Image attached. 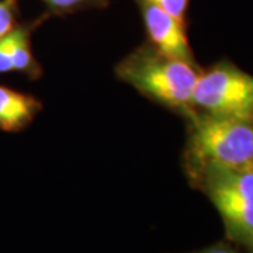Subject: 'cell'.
Wrapping results in <instances>:
<instances>
[{"label": "cell", "instance_id": "1", "mask_svg": "<svg viewBox=\"0 0 253 253\" xmlns=\"http://www.w3.org/2000/svg\"><path fill=\"white\" fill-rule=\"evenodd\" d=\"M116 75L146 99L184 118L194 113L197 65L166 56L145 42L117 63Z\"/></svg>", "mask_w": 253, "mask_h": 253}, {"label": "cell", "instance_id": "2", "mask_svg": "<svg viewBox=\"0 0 253 253\" xmlns=\"http://www.w3.org/2000/svg\"><path fill=\"white\" fill-rule=\"evenodd\" d=\"M189 121L184 169L224 166L253 168V120L211 116L194 111Z\"/></svg>", "mask_w": 253, "mask_h": 253}, {"label": "cell", "instance_id": "3", "mask_svg": "<svg viewBox=\"0 0 253 253\" xmlns=\"http://www.w3.org/2000/svg\"><path fill=\"white\" fill-rule=\"evenodd\" d=\"M186 173L191 184L215 207L228 239L246 253H253V168L208 165Z\"/></svg>", "mask_w": 253, "mask_h": 253}, {"label": "cell", "instance_id": "4", "mask_svg": "<svg viewBox=\"0 0 253 253\" xmlns=\"http://www.w3.org/2000/svg\"><path fill=\"white\" fill-rule=\"evenodd\" d=\"M193 107L211 116L253 120V76L226 61L200 71Z\"/></svg>", "mask_w": 253, "mask_h": 253}, {"label": "cell", "instance_id": "5", "mask_svg": "<svg viewBox=\"0 0 253 253\" xmlns=\"http://www.w3.org/2000/svg\"><path fill=\"white\" fill-rule=\"evenodd\" d=\"M135 1L142 16L145 33L148 37L146 42L166 56L197 65L186 33V23L148 1Z\"/></svg>", "mask_w": 253, "mask_h": 253}, {"label": "cell", "instance_id": "6", "mask_svg": "<svg viewBox=\"0 0 253 253\" xmlns=\"http://www.w3.org/2000/svg\"><path fill=\"white\" fill-rule=\"evenodd\" d=\"M42 110L40 100L0 84V129L18 132L27 128Z\"/></svg>", "mask_w": 253, "mask_h": 253}, {"label": "cell", "instance_id": "7", "mask_svg": "<svg viewBox=\"0 0 253 253\" xmlns=\"http://www.w3.org/2000/svg\"><path fill=\"white\" fill-rule=\"evenodd\" d=\"M49 14L45 13L33 23L28 24H17L13 28V72L26 75L27 78L36 81L41 75L42 69L36 59L31 48V34Z\"/></svg>", "mask_w": 253, "mask_h": 253}, {"label": "cell", "instance_id": "8", "mask_svg": "<svg viewBox=\"0 0 253 253\" xmlns=\"http://www.w3.org/2000/svg\"><path fill=\"white\" fill-rule=\"evenodd\" d=\"M45 3L48 14H72L87 9H103L109 4V0H42Z\"/></svg>", "mask_w": 253, "mask_h": 253}, {"label": "cell", "instance_id": "9", "mask_svg": "<svg viewBox=\"0 0 253 253\" xmlns=\"http://www.w3.org/2000/svg\"><path fill=\"white\" fill-rule=\"evenodd\" d=\"M17 0H0V38L16 27Z\"/></svg>", "mask_w": 253, "mask_h": 253}, {"label": "cell", "instance_id": "10", "mask_svg": "<svg viewBox=\"0 0 253 253\" xmlns=\"http://www.w3.org/2000/svg\"><path fill=\"white\" fill-rule=\"evenodd\" d=\"M144 1L154 4L163 11L169 13L174 18L186 23V14H187L190 0H144Z\"/></svg>", "mask_w": 253, "mask_h": 253}, {"label": "cell", "instance_id": "11", "mask_svg": "<svg viewBox=\"0 0 253 253\" xmlns=\"http://www.w3.org/2000/svg\"><path fill=\"white\" fill-rule=\"evenodd\" d=\"M191 253H246V252L242 251L241 248H238V246L232 244V242H231V244L221 242V244H215V245H212V246L204 248V249H201V251H197V252H191Z\"/></svg>", "mask_w": 253, "mask_h": 253}]
</instances>
